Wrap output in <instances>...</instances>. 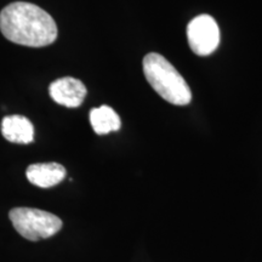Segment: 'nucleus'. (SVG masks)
Listing matches in <instances>:
<instances>
[{"label": "nucleus", "instance_id": "6e6552de", "mask_svg": "<svg viewBox=\"0 0 262 262\" xmlns=\"http://www.w3.org/2000/svg\"><path fill=\"white\" fill-rule=\"evenodd\" d=\"M89 117L91 126L97 135H106L112 131H118L122 126L119 116L113 108L108 106L93 108Z\"/></svg>", "mask_w": 262, "mask_h": 262}, {"label": "nucleus", "instance_id": "20e7f679", "mask_svg": "<svg viewBox=\"0 0 262 262\" xmlns=\"http://www.w3.org/2000/svg\"><path fill=\"white\" fill-rule=\"evenodd\" d=\"M187 40L198 56H209L220 44V29L210 15H199L187 26Z\"/></svg>", "mask_w": 262, "mask_h": 262}, {"label": "nucleus", "instance_id": "39448f33", "mask_svg": "<svg viewBox=\"0 0 262 262\" xmlns=\"http://www.w3.org/2000/svg\"><path fill=\"white\" fill-rule=\"evenodd\" d=\"M49 94L52 100L61 106L75 108L83 103L88 90L79 79L64 77L52 81L49 86Z\"/></svg>", "mask_w": 262, "mask_h": 262}, {"label": "nucleus", "instance_id": "0eeeda50", "mask_svg": "<svg viewBox=\"0 0 262 262\" xmlns=\"http://www.w3.org/2000/svg\"><path fill=\"white\" fill-rule=\"evenodd\" d=\"M2 134L10 142L27 145L34 139V127L28 118L15 114L3 118Z\"/></svg>", "mask_w": 262, "mask_h": 262}, {"label": "nucleus", "instance_id": "7ed1b4c3", "mask_svg": "<svg viewBox=\"0 0 262 262\" xmlns=\"http://www.w3.org/2000/svg\"><path fill=\"white\" fill-rule=\"evenodd\" d=\"M9 217L16 231L28 241L50 238L62 228V220L51 212L33 208H14Z\"/></svg>", "mask_w": 262, "mask_h": 262}, {"label": "nucleus", "instance_id": "f257e3e1", "mask_svg": "<svg viewBox=\"0 0 262 262\" xmlns=\"http://www.w3.org/2000/svg\"><path fill=\"white\" fill-rule=\"evenodd\" d=\"M0 31L8 40L29 48L48 47L56 40L57 26L45 10L31 3H11L0 12Z\"/></svg>", "mask_w": 262, "mask_h": 262}, {"label": "nucleus", "instance_id": "f03ea898", "mask_svg": "<svg viewBox=\"0 0 262 262\" xmlns=\"http://www.w3.org/2000/svg\"><path fill=\"white\" fill-rule=\"evenodd\" d=\"M143 73L156 93L169 103L186 106L191 102L192 91L187 81L160 54L150 52L146 55L143 58Z\"/></svg>", "mask_w": 262, "mask_h": 262}, {"label": "nucleus", "instance_id": "423d86ee", "mask_svg": "<svg viewBox=\"0 0 262 262\" xmlns=\"http://www.w3.org/2000/svg\"><path fill=\"white\" fill-rule=\"evenodd\" d=\"M28 181L40 188H50L66 178V169L58 163L32 164L26 171Z\"/></svg>", "mask_w": 262, "mask_h": 262}]
</instances>
